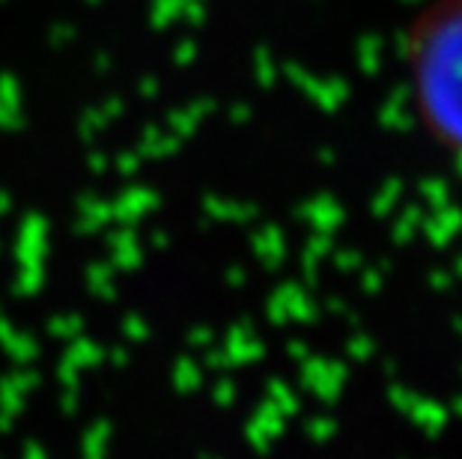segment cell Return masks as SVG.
Returning <instances> with one entry per match:
<instances>
[{
  "label": "cell",
  "instance_id": "obj_1",
  "mask_svg": "<svg viewBox=\"0 0 462 459\" xmlns=\"http://www.w3.org/2000/svg\"><path fill=\"white\" fill-rule=\"evenodd\" d=\"M406 72L418 125L462 168V0H430L411 18Z\"/></svg>",
  "mask_w": 462,
  "mask_h": 459
}]
</instances>
